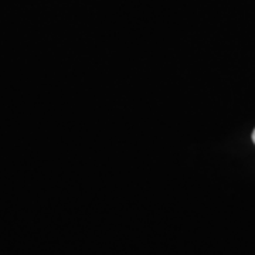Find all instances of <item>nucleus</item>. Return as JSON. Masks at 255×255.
Segmentation results:
<instances>
[{
	"instance_id": "obj_1",
	"label": "nucleus",
	"mask_w": 255,
	"mask_h": 255,
	"mask_svg": "<svg viewBox=\"0 0 255 255\" xmlns=\"http://www.w3.org/2000/svg\"><path fill=\"white\" fill-rule=\"evenodd\" d=\"M253 142L255 143V129H254V132H253Z\"/></svg>"
}]
</instances>
